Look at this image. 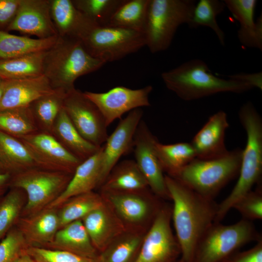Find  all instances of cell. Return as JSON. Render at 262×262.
I'll use <instances>...</instances> for the list:
<instances>
[{
  "label": "cell",
  "instance_id": "1",
  "mask_svg": "<svg viewBox=\"0 0 262 262\" xmlns=\"http://www.w3.org/2000/svg\"><path fill=\"white\" fill-rule=\"evenodd\" d=\"M172 206V220L181 249L180 259L192 262L196 246L214 222L218 204L176 179L165 175Z\"/></svg>",
  "mask_w": 262,
  "mask_h": 262
},
{
  "label": "cell",
  "instance_id": "2",
  "mask_svg": "<svg viewBox=\"0 0 262 262\" xmlns=\"http://www.w3.org/2000/svg\"><path fill=\"white\" fill-rule=\"evenodd\" d=\"M105 64L89 53L81 40L58 36L45 51L43 75L54 90L67 94L75 89L74 82L78 78L98 70Z\"/></svg>",
  "mask_w": 262,
  "mask_h": 262
},
{
  "label": "cell",
  "instance_id": "3",
  "mask_svg": "<svg viewBox=\"0 0 262 262\" xmlns=\"http://www.w3.org/2000/svg\"><path fill=\"white\" fill-rule=\"evenodd\" d=\"M240 122L246 133V143L243 150L238 180L229 195L220 203L215 222H221L233 205L260 183L262 173V120L250 101L244 104L239 112Z\"/></svg>",
  "mask_w": 262,
  "mask_h": 262
},
{
  "label": "cell",
  "instance_id": "4",
  "mask_svg": "<svg viewBox=\"0 0 262 262\" xmlns=\"http://www.w3.org/2000/svg\"><path fill=\"white\" fill-rule=\"evenodd\" d=\"M161 77L168 89L185 101L220 93H242L253 88L245 82L215 76L206 63L198 59L164 72Z\"/></svg>",
  "mask_w": 262,
  "mask_h": 262
},
{
  "label": "cell",
  "instance_id": "5",
  "mask_svg": "<svg viewBox=\"0 0 262 262\" xmlns=\"http://www.w3.org/2000/svg\"><path fill=\"white\" fill-rule=\"evenodd\" d=\"M242 151L237 148L218 158H195L172 178L202 196L214 199L220 190L239 175Z\"/></svg>",
  "mask_w": 262,
  "mask_h": 262
},
{
  "label": "cell",
  "instance_id": "6",
  "mask_svg": "<svg viewBox=\"0 0 262 262\" xmlns=\"http://www.w3.org/2000/svg\"><path fill=\"white\" fill-rule=\"evenodd\" d=\"M194 0H150L143 31L146 46L152 53L167 49L178 28L189 23Z\"/></svg>",
  "mask_w": 262,
  "mask_h": 262
},
{
  "label": "cell",
  "instance_id": "7",
  "mask_svg": "<svg viewBox=\"0 0 262 262\" xmlns=\"http://www.w3.org/2000/svg\"><path fill=\"white\" fill-rule=\"evenodd\" d=\"M252 222L231 225L214 222L197 243L192 262H223L246 244L262 239Z\"/></svg>",
  "mask_w": 262,
  "mask_h": 262
},
{
  "label": "cell",
  "instance_id": "8",
  "mask_svg": "<svg viewBox=\"0 0 262 262\" xmlns=\"http://www.w3.org/2000/svg\"><path fill=\"white\" fill-rule=\"evenodd\" d=\"M100 194L126 230L146 232L164 204L149 188Z\"/></svg>",
  "mask_w": 262,
  "mask_h": 262
},
{
  "label": "cell",
  "instance_id": "9",
  "mask_svg": "<svg viewBox=\"0 0 262 262\" xmlns=\"http://www.w3.org/2000/svg\"><path fill=\"white\" fill-rule=\"evenodd\" d=\"M73 174L39 168L15 174L13 187L22 190L27 197L22 217L33 214L54 201L66 189Z\"/></svg>",
  "mask_w": 262,
  "mask_h": 262
},
{
  "label": "cell",
  "instance_id": "10",
  "mask_svg": "<svg viewBox=\"0 0 262 262\" xmlns=\"http://www.w3.org/2000/svg\"><path fill=\"white\" fill-rule=\"evenodd\" d=\"M81 41L89 53L106 63L119 60L146 46L142 32L110 26H96Z\"/></svg>",
  "mask_w": 262,
  "mask_h": 262
},
{
  "label": "cell",
  "instance_id": "11",
  "mask_svg": "<svg viewBox=\"0 0 262 262\" xmlns=\"http://www.w3.org/2000/svg\"><path fill=\"white\" fill-rule=\"evenodd\" d=\"M172 206L164 203L146 232L133 262H176L181 249L173 232Z\"/></svg>",
  "mask_w": 262,
  "mask_h": 262
},
{
  "label": "cell",
  "instance_id": "12",
  "mask_svg": "<svg viewBox=\"0 0 262 262\" xmlns=\"http://www.w3.org/2000/svg\"><path fill=\"white\" fill-rule=\"evenodd\" d=\"M63 108L80 134L91 144L101 147L108 136L104 118L97 106L74 89L67 93Z\"/></svg>",
  "mask_w": 262,
  "mask_h": 262
},
{
  "label": "cell",
  "instance_id": "13",
  "mask_svg": "<svg viewBox=\"0 0 262 262\" xmlns=\"http://www.w3.org/2000/svg\"><path fill=\"white\" fill-rule=\"evenodd\" d=\"M157 141L146 123L141 120L133 138L134 161L152 193L162 199H170L165 175L156 152Z\"/></svg>",
  "mask_w": 262,
  "mask_h": 262
},
{
  "label": "cell",
  "instance_id": "14",
  "mask_svg": "<svg viewBox=\"0 0 262 262\" xmlns=\"http://www.w3.org/2000/svg\"><path fill=\"white\" fill-rule=\"evenodd\" d=\"M152 89L151 85L137 89L119 86L105 92L85 91L83 94L97 106L108 127L126 113L150 106L149 96Z\"/></svg>",
  "mask_w": 262,
  "mask_h": 262
},
{
  "label": "cell",
  "instance_id": "15",
  "mask_svg": "<svg viewBox=\"0 0 262 262\" xmlns=\"http://www.w3.org/2000/svg\"><path fill=\"white\" fill-rule=\"evenodd\" d=\"M18 139L32 153L40 168L73 174L82 162L50 133L38 131Z\"/></svg>",
  "mask_w": 262,
  "mask_h": 262
},
{
  "label": "cell",
  "instance_id": "16",
  "mask_svg": "<svg viewBox=\"0 0 262 262\" xmlns=\"http://www.w3.org/2000/svg\"><path fill=\"white\" fill-rule=\"evenodd\" d=\"M141 108L134 109L116 126L108 136L102 146V161L99 186L102 185L112 168L120 158L133 147V138L136 129L143 116Z\"/></svg>",
  "mask_w": 262,
  "mask_h": 262
},
{
  "label": "cell",
  "instance_id": "17",
  "mask_svg": "<svg viewBox=\"0 0 262 262\" xmlns=\"http://www.w3.org/2000/svg\"><path fill=\"white\" fill-rule=\"evenodd\" d=\"M6 30L39 39L58 36L50 16L49 0H20L16 16Z\"/></svg>",
  "mask_w": 262,
  "mask_h": 262
},
{
  "label": "cell",
  "instance_id": "18",
  "mask_svg": "<svg viewBox=\"0 0 262 262\" xmlns=\"http://www.w3.org/2000/svg\"><path fill=\"white\" fill-rule=\"evenodd\" d=\"M229 126L225 112L220 111L211 116L190 142L196 158L209 160L226 155L229 152L225 142Z\"/></svg>",
  "mask_w": 262,
  "mask_h": 262
},
{
  "label": "cell",
  "instance_id": "19",
  "mask_svg": "<svg viewBox=\"0 0 262 262\" xmlns=\"http://www.w3.org/2000/svg\"><path fill=\"white\" fill-rule=\"evenodd\" d=\"M81 220L92 244L99 253L126 230L104 200Z\"/></svg>",
  "mask_w": 262,
  "mask_h": 262
},
{
  "label": "cell",
  "instance_id": "20",
  "mask_svg": "<svg viewBox=\"0 0 262 262\" xmlns=\"http://www.w3.org/2000/svg\"><path fill=\"white\" fill-rule=\"evenodd\" d=\"M52 21L60 37L82 40L97 26L80 11L72 0H49Z\"/></svg>",
  "mask_w": 262,
  "mask_h": 262
},
{
  "label": "cell",
  "instance_id": "21",
  "mask_svg": "<svg viewBox=\"0 0 262 262\" xmlns=\"http://www.w3.org/2000/svg\"><path fill=\"white\" fill-rule=\"evenodd\" d=\"M102 161V146L76 168L64 191L46 208H58L69 198L99 188Z\"/></svg>",
  "mask_w": 262,
  "mask_h": 262
},
{
  "label": "cell",
  "instance_id": "22",
  "mask_svg": "<svg viewBox=\"0 0 262 262\" xmlns=\"http://www.w3.org/2000/svg\"><path fill=\"white\" fill-rule=\"evenodd\" d=\"M54 91L44 75L7 80L0 100V110L29 106L38 98Z\"/></svg>",
  "mask_w": 262,
  "mask_h": 262
},
{
  "label": "cell",
  "instance_id": "23",
  "mask_svg": "<svg viewBox=\"0 0 262 262\" xmlns=\"http://www.w3.org/2000/svg\"><path fill=\"white\" fill-rule=\"evenodd\" d=\"M226 8L238 21L239 42L246 47L262 50V16L254 19L256 0H224Z\"/></svg>",
  "mask_w": 262,
  "mask_h": 262
},
{
  "label": "cell",
  "instance_id": "24",
  "mask_svg": "<svg viewBox=\"0 0 262 262\" xmlns=\"http://www.w3.org/2000/svg\"><path fill=\"white\" fill-rule=\"evenodd\" d=\"M19 230L29 246L45 247L60 229L58 209L45 208L20 219Z\"/></svg>",
  "mask_w": 262,
  "mask_h": 262
},
{
  "label": "cell",
  "instance_id": "25",
  "mask_svg": "<svg viewBox=\"0 0 262 262\" xmlns=\"http://www.w3.org/2000/svg\"><path fill=\"white\" fill-rule=\"evenodd\" d=\"M45 247L90 258H96L99 254L92 244L81 220L59 229L52 242Z\"/></svg>",
  "mask_w": 262,
  "mask_h": 262
},
{
  "label": "cell",
  "instance_id": "26",
  "mask_svg": "<svg viewBox=\"0 0 262 262\" xmlns=\"http://www.w3.org/2000/svg\"><path fill=\"white\" fill-rule=\"evenodd\" d=\"M51 134L67 150L83 161L101 147L85 139L72 123L63 108L54 123Z\"/></svg>",
  "mask_w": 262,
  "mask_h": 262
},
{
  "label": "cell",
  "instance_id": "27",
  "mask_svg": "<svg viewBox=\"0 0 262 262\" xmlns=\"http://www.w3.org/2000/svg\"><path fill=\"white\" fill-rule=\"evenodd\" d=\"M99 188L100 191H132L149 187L135 161L125 160L116 164Z\"/></svg>",
  "mask_w": 262,
  "mask_h": 262
},
{
  "label": "cell",
  "instance_id": "28",
  "mask_svg": "<svg viewBox=\"0 0 262 262\" xmlns=\"http://www.w3.org/2000/svg\"><path fill=\"white\" fill-rule=\"evenodd\" d=\"M0 163L4 169L15 174L39 168L32 153L20 139L0 131Z\"/></svg>",
  "mask_w": 262,
  "mask_h": 262
},
{
  "label": "cell",
  "instance_id": "29",
  "mask_svg": "<svg viewBox=\"0 0 262 262\" xmlns=\"http://www.w3.org/2000/svg\"><path fill=\"white\" fill-rule=\"evenodd\" d=\"M58 38V36L35 39L0 30V60L47 50L56 42Z\"/></svg>",
  "mask_w": 262,
  "mask_h": 262
},
{
  "label": "cell",
  "instance_id": "30",
  "mask_svg": "<svg viewBox=\"0 0 262 262\" xmlns=\"http://www.w3.org/2000/svg\"><path fill=\"white\" fill-rule=\"evenodd\" d=\"M46 51L0 60V77L12 80L43 76Z\"/></svg>",
  "mask_w": 262,
  "mask_h": 262
},
{
  "label": "cell",
  "instance_id": "31",
  "mask_svg": "<svg viewBox=\"0 0 262 262\" xmlns=\"http://www.w3.org/2000/svg\"><path fill=\"white\" fill-rule=\"evenodd\" d=\"M146 232L126 230L99 254L101 262H133Z\"/></svg>",
  "mask_w": 262,
  "mask_h": 262
},
{
  "label": "cell",
  "instance_id": "32",
  "mask_svg": "<svg viewBox=\"0 0 262 262\" xmlns=\"http://www.w3.org/2000/svg\"><path fill=\"white\" fill-rule=\"evenodd\" d=\"M155 149L164 172L171 177L196 158L191 143L163 144L158 141Z\"/></svg>",
  "mask_w": 262,
  "mask_h": 262
},
{
  "label": "cell",
  "instance_id": "33",
  "mask_svg": "<svg viewBox=\"0 0 262 262\" xmlns=\"http://www.w3.org/2000/svg\"><path fill=\"white\" fill-rule=\"evenodd\" d=\"M66 94L62 91L55 90L29 106L39 131L51 134L56 118L63 108Z\"/></svg>",
  "mask_w": 262,
  "mask_h": 262
},
{
  "label": "cell",
  "instance_id": "34",
  "mask_svg": "<svg viewBox=\"0 0 262 262\" xmlns=\"http://www.w3.org/2000/svg\"><path fill=\"white\" fill-rule=\"evenodd\" d=\"M150 0H123L112 16L108 26L143 33Z\"/></svg>",
  "mask_w": 262,
  "mask_h": 262
},
{
  "label": "cell",
  "instance_id": "35",
  "mask_svg": "<svg viewBox=\"0 0 262 262\" xmlns=\"http://www.w3.org/2000/svg\"><path fill=\"white\" fill-rule=\"evenodd\" d=\"M103 201L100 194L94 191L69 198L57 208L60 229L71 222L82 220Z\"/></svg>",
  "mask_w": 262,
  "mask_h": 262
},
{
  "label": "cell",
  "instance_id": "36",
  "mask_svg": "<svg viewBox=\"0 0 262 262\" xmlns=\"http://www.w3.org/2000/svg\"><path fill=\"white\" fill-rule=\"evenodd\" d=\"M0 131L17 138L39 131L29 106L0 110Z\"/></svg>",
  "mask_w": 262,
  "mask_h": 262
},
{
  "label": "cell",
  "instance_id": "37",
  "mask_svg": "<svg viewBox=\"0 0 262 262\" xmlns=\"http://www.w3.org/2000/svg\"><path fill=\"white\" fill-rule=\"evenodd\" d=\"M225 8L223 0H200L196 3L188 25L191 28L201 26L210 28L214 32L220 44L224 45L225 33L218 24L216 17Z\"/></svg>",
  "mask_w": 262,
  "mask_h": 262
},
{
  "label": "cell",
  "instance_id": "38",
  "mask_svg": "<svg viewBox=\"0 0 262 262\" xmlns=\"http://www.w3.org/2000/svg\"><path fill=\"white\" fill-rule=\"evenodd\" d=\"M123 0H72L80 11L99 26H106Z\"/></svg>",
  "mask_w": 262,
  "mask_h": 262
},
{
  "label": "cell",
  "instance_id": "39",
  "mask_svg": "<svg viewBox=\"0 0 262 262\" xmlns=\"http://www.w3.org/2000/svg\"><path fill=\"white\" fill-rule=\"evenodd\" d=\"M23 191L14 188L0 204V239L21 214L24 206Z\"/></svg>",
  "mask_w": 262,
  "mask_h": 262
},
{
  "label": "cell",
  "instance_id": "40",
  "mask_svg": "<svg viewBox=\"0 0 262 262\" xmlns=\"http://www.w3.org/2000/svg\"><path fill=\"white\" fill-rule=\"evenodd\" d=\"M26 252L36 262H101L99 255L90 258L45 247L29 246Z\"/></svg>",
  "mask_w": 262,
  "mask_h": 262
},
{
  "label": "cell",
  "instance_id": "41",
  "mask_svg": "<svg viewBox=\"0 0 262 262\" xmlns=\"http://www.w3.org/2000/svg\"><path fill=\"white\" fill-rule=\"evenodd\" d=\"M257 189L251 190L233 205L243 217V219L252 221L262 218V188L260 183Z\"/></svg>",
  "mask_w": 262,
  "mask_h": 262
},
{
  "label": "cell",
  "instance_id": "42",
  "mask_svg": "<svg viewBox=\"0 0 262 262\" xmlns=\"http://www.w3.org/2000/svg\"><path fill=\"white\" fill-rule=\"evenodd\" d=\"M28 246L18 229L11 230L0 242V262H13Z\"/></svg>",
  "mask_w": 262,
  "mask_h": 262
},
{
  "label": "cell",
  "instance_id": "43",
  "mask_svg": "<svg viewBox=\"0 0 262 262\" xmlns=\"http://www.w3.org/2000/svg\"><path fill=\"white\" fill-rule=\"evenodd\" d=\"M223 262H262V239L250 249L237 251Z\"/></svg>",
  "mask_w": 262,
  "mask_h": 262
},
{
  "label": "cell",
  "instance_id": "44",
  "mask_svg": "<svg viewBox=\"0 0 262 262\" xmlns=\"http://www.w3.org/2000/svg\"><path fill=\"white\" fill-rule=\"evenodd\" d=\"M20 0H0V28H6L15 19L17 13Z\"/></svg>",
  "mask_w": 262,
  "mask_h": 262
},
{
  "label": "cell",
  "instance_id": "45",
  "mask_svg": "<svg viewBox=\"0 0 262 262\" xmlns=\"http://www.w3.org/2000/svg\"><path fill=\"white\" fill-rule=\"evenodd\" d=\"M229 79L245 82L253 88L262 90V72L252 73H239L227 76Z\"/></svg>",
  "mask_w": 262,
  "mask_h": 262
},
{
  "label": "cell",
  "instance_id": "46",
  "mask_svg": "<svg viewBox=\"0 0 262 262\" xmlns=\"http://www.w3.org/2000/svg\"><path fill=\"white\" fill-rule=\"evenodd\" d=\"M26 250L13 262H36V261L26 252Z\"/></svg>",
  "mask_w": 262,
  "mask_h": 262
},
{
  "label": "cell",
  "instance_id": "47",
  "mask_svg": "<svg viewBox=\"0 0 262 262\" xmlns=\"http://www.w3.org/2000/svg\"><path fill=\"white\" fill-rule=\"evenodd\" d=\"M10 177L11 176L9 172H0V190L6 185Z\"/></svg>",
  "mask_w": 262,
  "mask_h": 262
},
{
  "label": "cell",
  "instance_id": "48",
  "mask_svg": "<svg viewBox=\"0 0 262 262\" xmlns=\"http://www.w3.org/2000/svg\"><path fill=\"white\" fill-rule=\"evenodd\" d=\"M7 80H5L0 77V100L4 93Z\"/></svg>",
  "mask_w": 262,
  "mask_h": 262
},
{
  "label": "cell",
  "instance_id": "49",
  "mask_svg": "<svg viewBox=\"0 0 262 262\" xmlns=\"http://www.w3.org/2000/svg\"><path fill=\"white\" fill-rule=\"evenodd\" d=\"M4 169L2 164H1V163H0V172H2V170Z\"/></svg>",
  "mask_w": 262,
  "mask_h": 262
},
{
  "label": "cell",
  "instance_id": "50",
  "mask_svg": "<svg viewBox=\"0 0 262 262\" xmlns=\"http://www.w3.org/2000/svg\"><path fill=\"white\" fill-rule=\"evenodd\" d=\"M176 262H184L182 260H181L180 258Z\"/></svg>",
  "mask_w": 262,
  "mask_h": 262
}]
</instances>
